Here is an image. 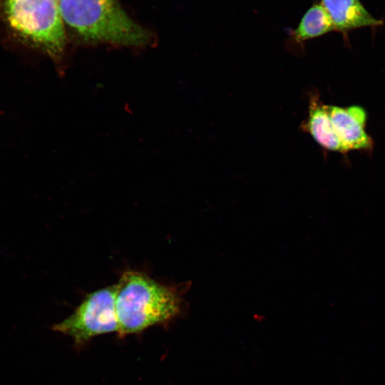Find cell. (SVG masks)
<instances>
[{
    "label": "cell",
    "mask_w": 385,
    "mask_h": 385,
    "mask_svg": "<svg viewBox=\"0 0 385 385\" xmlns=\"http://www.w3.org/2000/svg\"><path fill=\"white\" fill-rule=\"evenodd\" d=\"M300 128L309 133L325 150L341 153L349 152L334 128L327 105L320 101L317 94L310 96L308 115L301 124Z\"/></svg>",
    "instance_id": "6"
},
{
    "label": "cell",
    "mask_w": 385,
    "mask_h": 385,
    "mask_svg": "<svg viewBox=\"0 0 385 385\" xmlns=\"http://www.w3.org/2000/svg\"><path fill=\"white\" fill-rule=\"evenodd\" d=\"M58 6L63 22L85 40L132 46L150 41L118 0H61Z\"/></svg>",
    "instance_id": "2"
},
{
    "label": "cell",
    "mask_w": 385,
    "mask_h": 385,
    "mask_svg": "<svg viewBox=\"0 0 385 385\" xmlns=\"http://www.w3.org/2000/svg\"><path fill=\"white\" fill-rule=\"evenodd\" d=\"M327 110L338 137L349 151L372 148V139L365 130L367 115L362 107L327 105Z\"/></svg>",
    "instance_id": "5"
},
{
    "label": "cell",
    "mask_w": 385,
    "mask_h": 385,
    "mask_svg": "<svg viewBox=\"0 0 385 385\" xmlns=\"http://www.w3.org/2000/svg\"><path fill=\"white\" fill-rule=\"evenodd\" d=\"M322 5L337 31L345 32L360 27L379 26L382 23L374 18L359 0H322Z\"/></svg>",
    "instance_id": "7"
},
{
    "label": "cell",
    "mask_w": 385,
    "mask_h": 385,
    "mask_svg": "<svg viewBox=\"0 0 385 385\" xmlns=\"http://www.w3.org/2000/svg\"><path fill=\"white\" fill-rule=\"evenodd\" d=\"M191 284H165L140 272H124L116 284L118 333H138L180 317L187 310L184 295Z\"/></svg>",
    "instance_id": "1"
},
{
    "label": "cell",
    "mask_w": 385,
    "mask_h": 385,
    "mask_svg": "<svg viewBox=\"0 0 385 385\" xmlns=\"http://www.w3.org/2000/svg\"><path fill=\"white\" fill-rule=\"evenodd\" d=\"M115 294L116 284L88 294L75 311L55 324L53 329L69 336L78 344L118 332Z\"/></svg>",
    "instance_id": "4"
},
{
    "label": "cell",
    "mask_w": 385,
    "mask_h": 385,
    "mask_svg": "<svg viewBox=\"0 0 385 385\" xmlns=\"http://www.w3.org/2000/svg\"><path fill=\"white\" fill-rule=\"evenodd\" d=\"M56 1L58 2V1H61V0H56Z\"/></svg>",
    "instance_id": "9"
},
{
    "label": "cell",
    "mask_w": 385,
    "mask_h": 385,
    "mask_svg": "<svg viewBox=\"0 0 385 385\" xmlns=\"http://www.w3.org/2000/svg\"><path fill=\"white\" fill-rule=\"evenodd\" d=\"M335 30L332 19L324 7L314 4L304 14L292 37L297 42L324 35Z\"/></svg>",
    "instance_id": "8"
},
{
    "label": "cell",
    "mask_w": 385,
    "mask_h": 385,
    "mask_svg": "<svg viewBox=\"0 0 385 385\" xmlns=\"http://www.w3.org/2000/svg\"><path fill=\"white\" fill-rule=\"evenodd\" d=\"M0 9L19 41L53 58L63 53L64 22L56 0H0Z\"/></svg>",
    "instance_id": "3"
}]
</instances>
